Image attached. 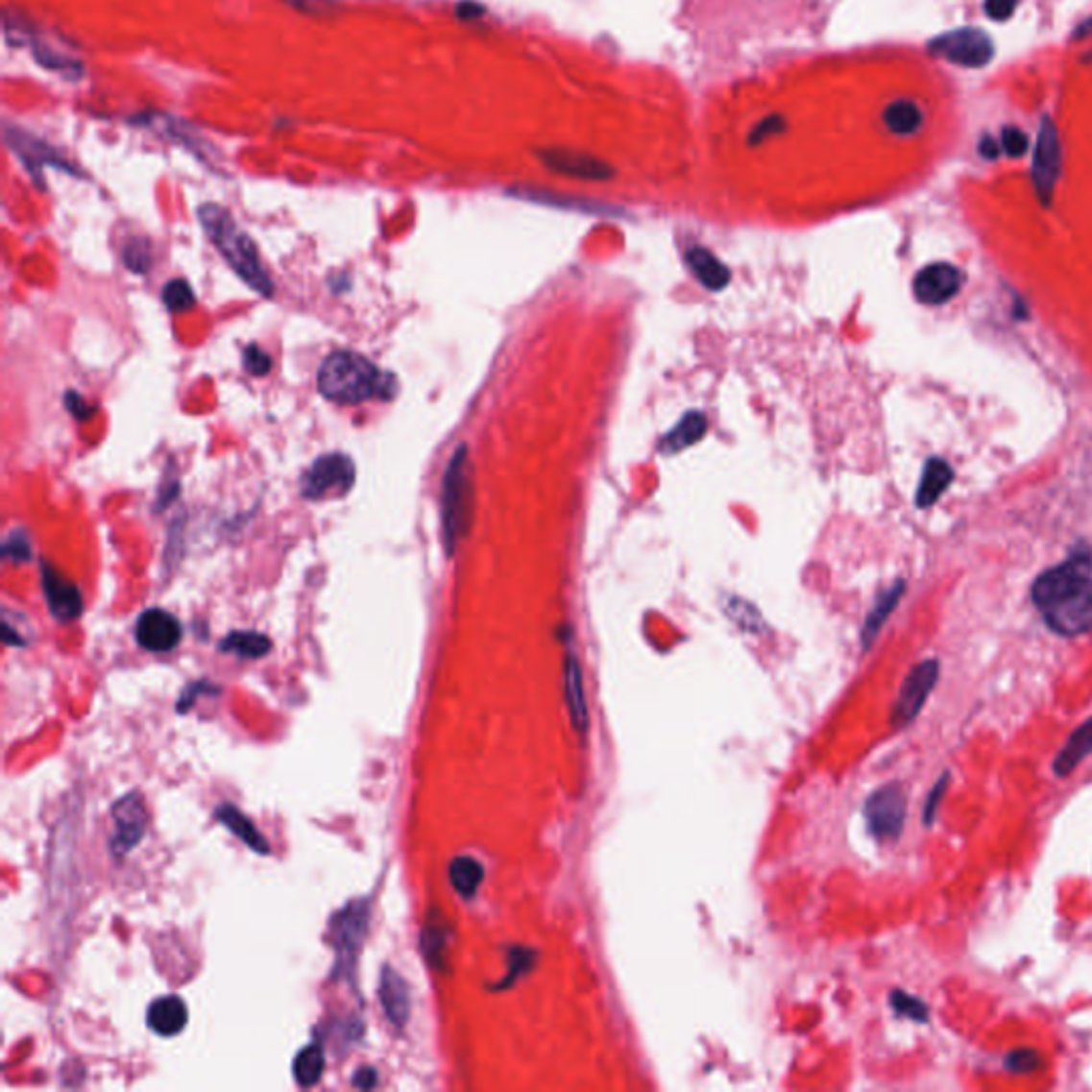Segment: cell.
I'll return each instance as SVG.
<instances>
[{
    "label": "cell",
    "mask_w": 1092,
    "mask_h": 1092,
    "mask_svg": "<svg viewBox=\"0 0 1092 1092\" xmlns=\"http://www.w3.org/2000/svg\"><path fill=\"white\" fill-rule=\"evenodd\" d=\"M393 384L391 376H382L372 361L351 351L328 354L318 372V389L337 403H361L376 395L389 400L395 393Z\"/></svg>",
    "instance_id": "1"
},
{
    "label": "cell",
    "mask_w": 1092,
    "mask_h": 1092,
    "mask_svg": "<svg viewBox=\"0 0 1092 1092\" xmlns=\"http://www.w3.org/2000/svg\"><path fill=\"white\" fill-rule=\"evenodd\" d=\"M199 220L209 239L214 241L216 248L220 250V255L225 256L227 263L235 269V274L244 279L253 291L260 293L263 297H272L274 282L265 272L263 263H260L255 241L237 227L233 216H231L225 207L207 203V206H201Z\"/></svg>",
    "instance_id": "2"
},
{
    "label": "cell",
    "mask_w": 1092,
    "mask_h": 1092,
    "mask_svg": "<svg viewBox=\"0 0 1092 1092\" xmlns=\"http://www.w3.org/2000/svg\"><path fill=\"white\" fill-rule=\"evenodd\" d=\"M472 519V476L468 447L461 444L452 455L447 473H444L442 493V529L447 553H455L457 545L468 534Z\"/></svg>",
    "instance_id": "3"
},
{
    "label": "cell",
    "mask_w": 1092,
    "mask_h": 1092,
    "mask_svg": "<svg viewBox=\"0 0 1092 1092\" xmlns=\"http://www.w3.org/2000/svg\"><path fill=\"white\" fill-rule=\"evenodd\" d=\"M929 50L933 56L966 66V69H982L994 56L990 36L982 28H959V31L939 35L929 43Z\"/></svg>",
    "instance_id": "4"
},
{
    "label": "cell",
    "mask_w": 1092,
    "mask_h": 1092,
    "mask_svg": "<svg viewBox=\"0 0 1092 1092\" xmlns=\"http://www.w3.org/2000/svg\"><path fill=\"white\" fill-rule=\"evenodd\" d=\"M354 485V463L342 452L325 455L302 476V496L307 499H323L344 496Z\"/></svg>",
    "instance_id": "5"
},
{
    "label": "cell",
    "mask_w": 1092,
    "mask_h": 1092,
    "mask_svg": "<svg viewBox=\"0 0 1092 1092\" xmlns=\"http://www.w3.org/2000/svg\"><path fill=\"white\" fill-rule=\"evenodd\" d=\"M907 815V796L903 786L879 788L864 805L866 826L877 840H894L901 837Z\"/></svg>",
    "instance_id": "6"
},
{
    "label": "cell",
    "mask_w": 1092,
    "mask_h": 1092,
    "mask_svg": "<svg viewBox=\"0 0 1092 1092\" xmlns=\"http://www.w3.org/2000/svg\"><path fill=\"white\" fill-rule=\"evenodd\" d=\"M1043 619L1060 636H1080L1092 630V576L1048 606Z\"/></svg>",
    "instance_id": "7"
},
{
    "label": "cell",
    "mask_w": 1092,
    "mask_h": 1092,
    "mask_svg": "<svg viewBox=\"0 0 1092 1092\" xmlns=\"http://www.w3.org/2000/svg\"><path fill=\"white\" fill-rule=\"evenodd\" d=\"M939 672H941L939 662L926 660L913 666L910 674L905 676L892 711V726L896 730L910 726V723L917 717V713L924 709V704L933 693L936 681H939Z\"/></svg>",
    "instance_id": "8"
},
{
    "label": "cell",
    "mask_w": 1092,
    "mask_h": 1092,
    "mask_svg": "<svg viewBox=\"0 0 1092 1092\" xmlns=\"http://www.w3.org/2000/svg\"><path fill=\"white\" fill-rule=\"evenodd\" d=\"M1092 574V557L1090 553H1076L1062 562L1056 568H1050L1043 572L1035 585H1032V602L1039 611H1046L1048 606L1058 602L1062 595H1067L1071 589L1084 583Z\"/></svg>",
    "instance_id": "9"
},
{
    "label": "cell",
    "mask_w": 1092,
    "mask_h": 1092,
    "mask_svg": "<svg viewBox=\"0 0 1092 1092\" xmlns=\"http://www.w3.org/2000/svg\"><path fill=\"white\" fill-rule=\"evenodd\" d=\"M1062 150L1055 122L1048 115L1039 124L1035 157H1032V183L1043 206H1050L1060 176Z\"/></svg>",
    "instance_id": "10"
},
{
    "label": "cell",
    "mask_w": 1092,
    "mask_h": 1092,
    "mask_svg": "<svg viewBox=\"0 0 1092 1092\" xmlns=\"http://www.w3.org/2000/svg\"><path fill=\"white\" fill-rule=\"evenodd\" d=\"M536 158L550 173L583 182H608L617 176L613 164L606 160L568 148H540L536 150Z\"/></svg>",
    "instance_id": "11"
},
{
    "label": "cell",
    "mask_w": 1092,
    "mask_h": 1092,
    "mask_svg": "<svg viewBox=\"0 0 1092 1092\" xmlns=\"http://www.w3.org/2000/svg\"><path fill=\"white\" fill-rule=\"evenodd\" d=\"M113 815V838H111V852L122 858L127 856L133 847L141 843L143 835H146L148 826V811L143 805V798L137 791L122 796L111 809Z\"/></svg>",
    "instance_id": "12"
},
{
    "label": "cell",
    "mask_w": 1092,
    "mask_h": 1092,
    "mask_svg": "<svg viewBox=\"0 0 1092 1092\" xmlns=\"http://www.w3.org/2000/svg\"><path fill=\"white\" fill-rule=\"evenodd\" d=\"M365 929H367L365 903H352L351 907H346L331 924V941L337 952V962L342 964V971L346 973L352 971Z\"/></svg>",
    "instance_id": "13"
},
{
    "label": "cell",
    "mask_w": 1092,
    "mask_h": 1092,
    "mask_svg": "<svg viewBox=\"0 0 1092 1092\" xmlns=\"http://www.w3.org/2000/svg\"><path fill=\"white\" fill-rule=\"evenodd\" d=\"M962 274L950 263H933L924 267L913 279V293L920 303L939 305L960 291Z\"/></svg>",
    "instance_id": "14"
},
{
    "label": "cell",
    "mask_w": 1092,
    "mask_h": 1092,
    "mask_svg": "<svg viewBox=\"0 0 1092 1092\" xmlns=\"http://www.w3.org/2000/svg\"><path fill=\"white\" fill-rule=\"evenodd\" d=\"M137 643L143 649L154 653H167L176 649L182 641V625L171 613L162 608H150L137 621Z\"/></svg>",
    "instance_id": "15"
},
{
    "label": "cell",
    "mask_w": 1092,
    "mask_h": 1092,
    "mask_svg": "<svg viewBox=\"0 0 1092 1092\" xmlns=\"http://www.w3.org/2000/svg\"><path fill=\"white\" fill-rule=\"evenodd\" d=\"M43 570V592L47 597L52 615L58 621H73L84 611V600L80 589L61 576V572L47 562L41 564Z\"/></svg>",
    "instance_id": "16"
},
{
    "label": "cell",
    "mask_w": 1092,
    "mask_h": 1092,
    "mask_svg": "<svg viewBox=\"0 0 1092 1092\" xmlns=\"http://www.w3.org/2000/svg\"><path fill=\"white\" fill-rule=\"evenodd\" d=\"M380 1003H382V1009L386 1013V1018L393 1024V1027L403 1029L405 1022L410 1018V985L405 982L401 975L391 969V966H384L382 973H380Z\"/></svg>",
    "instance_id": "17"
},
{
    "label": "cell",
    "mask_w": 1092,
    "mask_h": 1092,
    "mask_svg": "<svg viewBox=\"0 0 1092 1092\" xmlns=\"http://www.w3.org/2000/svg\"><path fill=\"white\" fill-rule=\"evenodd\" d=\"M564 690H566V704L570 713V721H572L574 730L585 737L589 730V709L585 700V685H583V672L574 653L566 655L564 666Z\"/></svg>",
    "instance_id": "18"
},
{
    "label": "cell",
    "mask_w": 1092,
    "mask_h": 1092,
    "mask_svg": "<svg viewBox=\"0 0 1092 1092\" xmlns=\"http://www.w3.org/2000/svg\"><path fill=\"white\" fill-rule=\"evenodd\" d=\"M148 1027L160 1037H176L186 1029L188 1009L176 994H167L154 1001L148 1007Z\"/></svg>",
    "instance_id": "19"
},
{
    "label": "cell",
    "mask_w": 1092,
    "mask_h": 1092,
    "mask_svg": "<svg viewBox=\"0 0 1092 1092\" xmlns=\"http://www.w3.org/2000/svg\"><path fill=\"white\" fill-rule=\"evenodd\" d=\"M5 141L7 146H12L19 154V158L26 162V167L35 173L41 171L43 164H54V167H62L71 171L69 164H64L61 158H58L50 146H45L43 141L31 137V134H26L19 129L9 127V124L5 127Z\"/></svg>",
    "instance_id": "20"
},
{
    "label": "cell",
    "mask_w": 1092,
    "mask_h": 1092,
    "mask_svg": "<svg viewBox=\"0 0 1092 1092\" xmlns=\"http://www.w3.org/2000/svg\"><path fill=\"white\" fill-rule=\"evenodd\" d=\"M688 265L693 272V276L700 279L702 286H707L709 291H723L730 284V269L721 263V260L715 256L711 250L707 248H692L688 253Z\"/></svg>",
    "instance_id": "21"
},
{
    "label": "cell",
    "mask_w": 1092,
    "mask_h": 1092,
    "mask_svg": "<svg viewBox=\"0 0 1092 1092\" xmlns=\"http://www.w3.org/2000/svg\"><path fill=\"white\" fill-rule=\"evenodd\" d=\"M216 819L220 821L222 826H227L237 838L244 840L250 849H255L256 854L267 856L269 852H272V847H269L265 837L260 835V830L244 813H241L239 809H235L233 805H229V802H225V805H220L216 809Z\"/></svg>",
    "instance_id": "22"
},
{
    "label": "cell",
    "mask_w": 1092,
    "mask_h": 1092,
    "mask_svg": "<svg viewBox=\"0 0 1092 1092\" xmlns=\"http://www.w3.org/2000/svg\"><path fill=\"white\" fill-rule=\"evenodd\" d=\"M1092 753V717L1071 734L1067 745L1058 751L1055 758V772L1058 777H1067L1081 762Z\"/></svg>",
    "instance_id": "23"
},
{
    "label": "cell",
    "mask_w": 1092,
    "mask_h": 1092,
    "mask_svg": "<svg viewBox=\"0 0 1092 1092\" xmlns=\"http://www.w3.org/2000/svg\"><path fill=\"white\" fill-rule=\"evenodd\" d=\"M707 427H709V423H707V417H704L702 412H688L674 429L666 433L664 440L660 442V449H662V452H666V455H672V452H681L685 449H690L692 444L700 442L704 438Z\"/></svg>",
    "instance_id": "24"
},
{
    "label": "cell",
    "mask_w": 1092,
    "mask_h": 1092,
    "mask_svg": "<svg viewBox=\"0 0 1092 1092\" xmlns=\"http://www.w3.org/2000/svg\"><path fill=\"white\" fill-rule=\"evenodd\" d=\"M952 478H954V472L943 459L934 457V459L926 461L922 480H920V489H917V496H915V504L920 508L933 506L934 501L943 496L947 485L952 482Z\"/></svg>",
    "instance_id": "25"
},
{
    "label": "cell",
    "mask_w": 1092,
    "mask_h": 1092,
    "mask_svg": "<svg viewBox=\"0 0 1092 1092\" xmlns=\"http://www.w3.org/2000/svg\"><path fill=\"white\" fill-rule=\"evenodd\" d=\"M903 594H905V583L898 581L890 589H886L882 595H879V600L875 602L873 611L868 613V617H866V623H864V630H862L864 649H868V646L873 644L879 630H882L884 623L887 621V617L894 613V608L898 606V602H901Z\"/></svg>",
    "instance_id": "26"
},
{
    "label": "cell",
    "mask_w": 1092,
    "mask_h": 1092,
    "mask_svg": "<svg viewBox=\"0 0 1092 1092\" xmlns=\"http://www.w3.org/2000/svg\"><path fill=\"white\" fill-rule=\"evenodd\" d=\"M884 122L890 133L910 137L922 129L924 111L913 101H894L884 111Z\"/></svg>",
    "instance_id": "27"
},
{
    "label": "cell",
    "mask_w": 1092,
    "mask_h": 1092,
    "mask_svg": "<svg viewBox=\"0 0 1092 1092\" xmlns=\"http://www.w3.org/2000/svg\"><path fill=\"white\" fill-rule=\"evenodd\" d=\"M449 877L463 898H472L485 879V866L472 856H457L449 866Z\"/></svg>",
    "instance_id": "28"
},
{
    "label": "cell",
    "mask_w": 1092,
    "mask_h": 1092,
    "mask_svg": "<svg viewBox=\"0 0 1092 1092\" xmlns=\"http://www.w3.org/2000/svg\"><path fill=\"white\" fill-rule=\"evenodd\" d=\"M220 651L235 653L246 657V660H256V657H265L272 651V641L258 632H233L220 643Z\"/></svg>",
    "instance_id": "29"
},
{
    "label": "cell",
    "mask_w": 1092,
    "mask_h": 1092,
    "mask_svg": "<svg viewBox=\"0 0 1092 1092\" xmlns=\"http://www.w3.org/2000/svg\"><path fill=\"white\" fill-rule=\"evenodd\" d=\"M323 1071H325V1052L321 1046H318V1043L305 1046L302 1052H299L295 1062H293L295 1080L302 1086L318 1084V1081H321V1078H323Z\"/></svg>",
    "instance_id": "30"
},
{
    "label": "cell",
    "mask_w": 1092,
    "mask_h": 1092,
    "mask_svg": "<svg viewBox=\"0 0 1092 1092\" xmlns=\"http://www.w3.org/2000/svg\"><path fill=\"white\" fill-rule=\"evenodd\" d=\"M33 50H35L36 61H38V62H41V64L45 66V69H50V71L61 73V75H64V77H66V80H80V77L84 75V66H82V62L73 61V58H69V56H62V54H58L56 50H52V47H45V45H35V47H33Z\"/></svg>",
    "instance_id": "31"
},
{
    "label": "cell",
    "mask_w": 1092,
    "mask_h": 1092,
    "mask_svg": "<svg viewBox=\"0 0 1092 1092\" xmlns=\"http://www.w3.org/2000/svg\"><path fill=\"white\" fill-rule=\"evenodd\" d=\"M890 1005L896 1013H901L905 1018L915 1022H929V1007H926V1003L922 999L913 997L910 992L894 990L890 994Z\"/></svg>",
    "instance_id": "32"
},
{
    "label": "cell",
    "mask_w": 1092,
    "mask_h": 1092,
    "mask_svg": "<svg viewBox=\"0 0 1092 1092\" xmlns=\"http://www.w3.org/2000/svg\"><path fill=\"white\" fill-rule=\"evenodd\" d=\"M162 302L171 312H186L188 307L195 305V293L188 282L183 279H173L162 291Z\"/></svg>",
    "instance_id": "33"
},
{
    "label": "cell",
    "mask_w": 1092,
    "mask_h": 1092,
    "mask_svg": "<svg viewBox=\"0 0 1092 1092\" xmlns=\"http://www.w3.org/2000/svg\"><path fill=\"white\" fill-rule=\"evenodd\" d=\"M726 608H728L730 619L737 623L740 630L751 632V634H758L762 630V617L749 602H742V600H737V597H732V600H728Z\"/></svg>",
    "instance_id": "34"
},
{
    "label": "cell",
    "mask_w": 1092,
    "mask_h": 1092,
    "mask_svg": "<svg viewBox=\"0 0 1092 1092\" xmlns=\"http://www.w3.org/2000/svg\"><path fill=\"white\" fill-rule=\"evenodd\" d=\"M1005 1067H1007V1071H1011V1074H1016V1076L1032 1074V1071H1037L1041 1067V1055L1037 1050H1031V1048L1013 1050L1011 1055H1007V1058H1005Z\"/></svg>",
    "instance_id": "35"
},
{
    "label": "cell",
    "mask_w": 1092,
    "mask_h": 1092,
    "mask_svg": "<svg viewBox=\"0 0 1092 1092\" xmlns=\"http://www.w3.org/2000/svg\"><path fill=\"white\" fill-rule=\"evenodd\" d=\"M788 129V122L783 115H768V118L760 120L753 131L749 133V146H758V143H764L768 137H777L783 131Z\"/></svg>",
    "instance_id": "36"
},
{
    "label": "cell",
    "mask_w": 1092,
    "mask_h": 1092,
    "mask_svg": "<svg viewBox=\"0 0 1092 1092\" xmlns=\"http://www.w3.org/2000/svg\"><path fill=\"white\" fill-rule=\"evenodd\" d=\"M124 260H127L129 269L137 274H146L150 269L152 263V255H150V246L148 241H141V239H134L124 250Z\"/></svg>",
    "instance_id": "37"
},
{
    "label": "cell",
    "mask_w": 1092,
    "mask_h": 1092,
    "mask_svg": "<svg viewBox=\"0 0 1092 1092\" xmlns=\"http://www.w3.org/2000/svg\"><path fill=\"white\" fill-rule=\"evenodd\" d=\"M1001 146H1003V150H1005V154H1007V157L1020 158L1022 154H1027V150H1029V137H1027V133H1022L1018 127H1005V129H1003Z\"/></svg>",
    "instance_id": "38"
},
{
    "label": "cell",
    "mask_w": 1092,
    "mask_h": 1092,
    "mask_svg": "<svg viewBox=\"0 0 1092 1092\" xmlns=\"http://www.w3.org/2000/svg\"><path fill=\"white\" fill-rule=\"evenodd\" d=\"M947 781H950V772H943L941 779L936 781L934 788L931 789L929 798H926V805H924V824L926 826L934 824V817H936V813H939L941 800L947 791Z\"/></svg>",
    "instance_id": "39"
},
{
    "label": "cell",
    "mask_w": 1092,
    "mask_h": 1092,
    "mask_svg": "<svg viewBox=\"0 0 1092 1092\" xmlns=\"http://www.w3.org/2000/svg\"><path fill=\"white\" fill-rule=\"evenodd\" d=\"M244 363H246V370L253 374V376H265L272 370V359H269V354L260 351L258 346H248V351L244 354Z\"/></svg>",
    "instance_id": "40"
},
{
    "label": "cell",
    "mask_w": 1092,
    "mask_h": 1092,
    "mask_svg": "<svg viewBox=\"0 0 1092 1092\" xmlns=\"http://www.w3.org/2000/svg\"><path fill=\"white\" fill-rule=\"evenodd\" d=\"M282 3L291 5L293 9H297V12L310 15H327L337 7L335 0H282Z\"/></svg>",
    "instance_id": "41"
},
{
    "label": "cell",
    "mask_w": 1092,
    "mask_h": 1092,
    "mask_svg": "<svg viewBox=\"0 0 1092 1092\" xmlns=\"http://www.w3.org/2000/svg\"><path fill=\"white\" fill-rule=\"evenodd\" d=\"M1020 0H985L983 3V12L994 22H1005V19H1009L1016 12Z\"/></svg>",
    "instance_id": "42"
},
{
    "label": "cell",
    "mask_w": 1092,
    "mask_h": 1092,
    "mask_svg": "<svg viewBox=\"0 0 1092 1092\" xmlns=\"http://www.w3.org/2000/svg\"><path fill=\"white\" fill-rule=\"evenodd\" d=\"M5 557L9 559H19V562H26L28 557H31V545H28L26 536H9L7 543H5Z\"/></svg>",
    "instance_id": "43"
},
{
    "label": "cell",
    "mask_w": 1092,
    "mask_h": 1092,
    "mask_svg": "<svg viewBox=\"0 0 1092 1092\" xmlns=\"http://www.w3.org/2000/svg\"><path fill=\"white\" fill-rule=\"evenodd\" d=\"M66 408H69V410H71V414H73V417H75V419H80V421L90 419V417H92V414H94V408H90V405H88V403H85V401H84V400L80 398V395H77L75 391H69V393H66Z\"/></svg>",
    "instance_id": "44"
},
{
    "label": "cell",
    "mask_w": 1092,
    "mask_h": 1092,
    "mask_svg": "<svg viewBox=\"0 0 1092 1092\" xmlns=\"http://www.w3.org/2000/svg\"><path fill=\"white\" fill-rule=\"evenodd\" d=\"M444 943L447 941H444V933L440 929H429L427 934H425V945H429L427 947L429 959H438V956H442Z\"/></svg>",
    "instance_id": "45"
},
{
    "label": "cell",
    "mask_w": 1092,
    "mask_h": 1092,
    "mask_svg": "<svg viewBox=\"0 0 1092 1092\" xmlns=\"http://www.w3.org/2000/svg\"><path fill=\"white\" fill-rule=\"evenodd\" d=\"M376 1081H378V1076H376V1071H374L372 1067L359 1069V1071H356V1074H354V1078H352V1084L363 1088V1090L374 1088Z\"/></svg>",
    "instance_id": "46"
},
{
    "label": "cell",
    "mask_w": 1092,
    "mask_h": 1092,
    "mask_svg": "<svg viewBox=\"0 0 1092 1092\" xmlns=\"http://www.w3.org/2000/svg\"><path fill=\"white\" fill-rule=\"evenodd\" d=\"M978 150H980V154H982V158H985V160H997V158H999V152H1001L999 143L994 141L992 137H988V134H983V139L980 141V148H978Z\"/></svg>",
    "instance_id": "47"
}]
</instances>
